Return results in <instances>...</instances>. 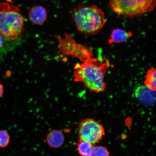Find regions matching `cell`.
I'll return each instance as SVG.
<instances>
[{"label":"cell","instance_id":"cell-6","mask_svg":"<svg viewBox=\"0 0 156 156\" xmlns=\"http://www.w3.org/2000/svg\"><path fill=\"white\" fill-rule=\"evenodd\" d=\"M60 52L64 55L77 58L81 61L93 55L92 50L87 47L77 44L72 37L66 34L64 37H57Z\"/></svg>","mask_w":156,"mask_h":156},{"label":"cell","instance_id":"cell-1","mask_svg":"<svg viewBox=\"0 0 156 156\" xmlns=\"http://www.w3.org/2000/svg\"><path fill=\"white\" fill-rule=\"evenodd\" d=\"M82 62L75 65L74 81L83 83L91 92H104L106 88L105 76L110 67L108 60L92 57Z\"/></svg>","mask_w":156,"mask_h":156},{"label":"cell","instance_id":"cell-13","mask_svg":"<svg viewBox=\"0 0 156 156\" xmlns=\"http://www.w3.org/2000/svg\"><path fill=\"white\" fill-rule=\"evenodd\" d=\"M89 156H110L106 147L102 146H94L93 151Z\"/></svg>","mask_w":156,"mask_h":156},{"label":"cell","instance_id":"cell-15","mask_svg":"<svg viewBox=\"0 0 156 156\" xmlns=\"http://www.w3.org/2000/svg\"><path fill=\"white\" fill-rule=\"evenodd\" d=\"M3 87L2 85L0 83V98L2 96L3 94Z\"/></svg>","mask_w":156,"mask_h":156},{"label":"cell","instance_id":"cell-7","mask_svg":"<svg viewBox=\"0 0 156 156\" xmlns=\"http://www.w3.org/2000/svg\"><path fill=\"white\" fill-rule=\"evenodd\" d=\"M134 94L138 100L145 106H152L155 103V91L148 88L145 85L136 88Z\"/></svg>","mask_w":156,"mask_h":156},{"label":"cell","instance_id":"cell-5","mask_svg":"<svg viewBox=\"0 0 156 156\" xmlns=\"http://www.w3.org/2000/svg\"><path fill=\"white\" fill-rule=\"evenodd\" d=\"M79 141H85L91 144L98 143L105 135L104 127L93 119H83L78 126Z\"/></svg>","mask_w":156,"mask_h":156},{"label":"cell","instance_id":"cell-11","mask_svg":"<svg viewBox=\"0 0 156 156\" xmlns=\"http://www.w3.org/2000/svg\"><path fill=\"white\" fill-rule=\"evenodd\" d=\"M144 83L148 88L154 91L156 89V70L152 68L147 72Z\"/></svg>","mask_w":156,"mask_h":156},{"label":"cell","instance_id":"cell-3","mask_svg":"<svg viewBox=\"0 0 156 156\" xmlns=\"http://www.w3.org/2000/svg\"><path fill=\"white\" fill-rule=\"evenodd\" d=\"M73 17L78 30L86 34H97L106 23L104 12L95 5L76 8L73 12Z\"/></svg>","mask_w":156,"mask_h":156},{"label":"cell","instance_id":"cell-14","mask_svg":"<svg viewBox=\"0 0 156 156\" xmlns=\"http://www.w3.org/2000/svg\"><path fill=\"white\" fill-rule=\"evenodd\" d=\"M10 137L7 131L0 130V147L5 148L9 145Z\"/></svg>","mask_w":156,"mask_h":156},{"label":"cell","instance_id":"cell-9","mask_svg":"<svg viewBox=\"0 0 156 156\" xmlns=\"http://www.w3.org/2000/svg\"><path fill=\"white\" fill-rule=\"evenodd\" d=\"M46 141L50 147L58 148L63 145L64 136L62 132L58 130L50 131L46 136Z\"/></svg>","mask_w":156,"mask_h":156},{"label":"cell","instance_id":"cell-12","mask_svg":"<svg viewBox=\"0 0 156 156\" xmlns=\"http://www.w3.org/2000/svg\"><path fill=\"white\" fill-rule=\"evenodd\" d=\"M77 145L78 152L81 156H89L94 147L93 144L83 141H79Z\"/></svg>","mask_w":156,"mask_h":156},{"label":"cell","instance_id":"cell-2","mask_svg":"<svg viewBox=\"0 0 156 156\" xmlns=\"http://www.w3.org/2000/svg\"><path fill=\"white\" fill-rule=\"evenodd\" d=\"M24 21L18 7L0 3V33L6 40L15 41L22 37Z\"/></svg>","mask_w":156,"mask_h":156},{"label":"cell","instance_id":"cell-4","mask_svg":"<svg viewBox=\"0 0 156 156\" xmlns=\"http://www.w3.org/2000/svg\"><path fill=\"white\" fill-rule=\"evenodd\" d=\"M156 0H110L111 9L125 17L139 16L153 11Z\"/></svg>","mask_w":156,"mask_h":156},{"label":"cell","instance_id":"cell-10","mask_svg":"<svg viewBox=\"0 0 156 156\" xmlns=\"http://www.w3.org/2000/svg\"><path fill=\"white\" fill-rule=\"evenodd\" d=\"M133 36L132 33L127 32L120 29H116L112 31L110 38L108 39L109 44H120L127 41Z\"/></svg>","mask_w":156,"mask_h":156},{"label":"cell","instance_id":"cell-8","mask_svg":"<svg viewBox=\"0 0 156 156\" xmlns=\"http://www.w3.org/2000/svg\"><path fill=\"white\" fill-rule=\"evenodd\" d=\"M29 18L34 24H41L46 21L47 18V12L45 9L42 6H35L29 11Z\"/></svg>","mask_w":156,"mask_h":156},{"label":"cell","instance_id":"cell-16","mask_svg":"<svg viewBox=\"0 0 156 156\" xmlns=\"http://www.w3.org/2000/svg\"><path fill=\"white\" fill-rule=\"evenodd\" d=\"M3 44V40L2 37L0 35V48L2 47Z\"/></svg>","mask_w":156,"mask_h":156}]
</instances>
